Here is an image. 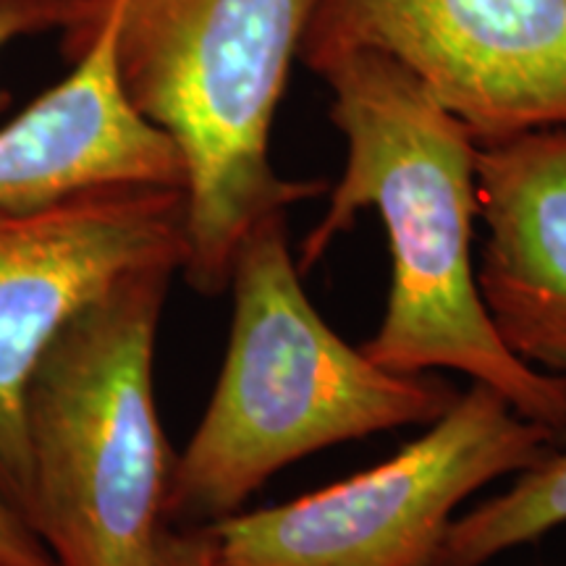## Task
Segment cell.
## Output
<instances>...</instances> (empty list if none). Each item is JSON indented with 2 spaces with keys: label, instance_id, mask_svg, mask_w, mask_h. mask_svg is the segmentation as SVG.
Segmentation results:
<instances>
[{
  "label": "cell",
  "instance_id": "1",
  "mask_svg": "<svg viewBox=\"0 0 566 566\" xmlns=\"http://www.w3.org/2000/svg\"><path fill=\"white\" fill-rule=\"evenodd\" d=\"M317 76L331 90L328 116L346 139V163L300 247V271L321 263L359 212L375 210L391 286L378 331L359 349L391 373H462L527 420L566 433V380L514 357L480 300L478 139L388 55H342Z\"/></svg>",
  "mask_w": 566,
  "mask_h": 566
},
{
  "label": "cell",
  "instance_id": "2",
  "mask_svg": "<svg viewBox=\"0 0 566 566\" xmlns=\"http://www.w3.org/2000/svg\"><path fill=\"white\" fill-rule=\"evenodd\" d=\"M229 289L223 367L176 454L166 525H216L289 464L405 424H433L459 399L443 380L375 365L323 321L302 286L286 212L244 233Z\"/></svg>",
  "mask_w": 566,
  "mask_h": 566
},
{
  "label": "cell",
  "instance_id": "3",
  "mask_svg": "<svg viewBox=\"0 0 566 566\" xmlns=\"http://www.w3.org/2000/svg\"><path fill=\"white\" fill-rule=\"evenodd\" d=\"M116 19L126 95L184 163L187 260L195 292L229 289L244 233L271 212L328 192L286 179L271 132L307 27L310 0H105Z\"/></svg>",
  "mask_w": 566,
  "mask_h": 566
},
{
  "label": "cell",
  "instance_id": "4",
  "mask_svg": "<svg viewBox=\"0 0 566 566\" xmlns=\"http://www.w3.org/2000/svg\"><path fill=\"white\" fill-rule=\"evenodd\" d=\"M176 273L124 275L30 375L21 516L55 566H153L176 464L155 401V344Z\"/></svg>",
  "mask_w": 566,
  "mask_h": 566
},
{
  "label": "cell",
  "instance_id": "5",
  "mask_svg": "<svg viewBox=\"0 0 566 566\" xmlns=\"http://www.w3.org/2000/svg\"><path fill=\"white\" fill-rule=\"evenodd\" d=\"M558 438L493 388L472 384L386 462L208 525L218 566H433L459 506L535 467Z\"/></svg>",
  "mask_w": 566,
  "mask_h": 566
},
{
  "label": "cell",
  "instance_id": "6",
  "mask_svg": "<svg viewBox=\"0 0 566 566\" xmlns=\"http://www.w3.org/2000/svg\"><path fill=\"white\" fill-rule=\"evenodd\" d=\"M370 51L480 142L566 129V0H310L300 63Z\"/></svg>",
  "mask_w": 566,
  "mask_h": 566
},
{
  "label": "cell",
  "instance_id": "7",
  "mask_svg": "<svg viewBox=\"0 0 566 566\" xmlns=\"http://www.w3.org/2000/svg\"><path fill=\"white\" fill-rule=\"evenodd\" d=\"M187 260L181 187L126 184L0 210V501L27 504L24 391L55 336L124 275ZM24 520V516H21Z\"/></svg>",
  "mask_w": 566,
  "mask_h": 566
},
{
  "label": "cell",
  "instance_id": "8",
  "mask_svg": "<svg viewBox=\"0 0 566 566\" xmlns=\"http://www.w3.org/2000/svg\"><path fill=\"white\" fill-rule=\"evenodd\" d=\"M69 74L0 126V210L48 208L126 184L184 189V163L166 132L126 95L116 59V19L87 0L63 32Z\"/></svg>",
  "mask_w": 566,
  "mask_h": 566
},
{
  "label": "cell",
  "instance_id": "9",
  "mask_svg": "<svg viewBox=\"0 0 566 566\" xmlns=\"http://www.w3.org/2000/svg\"><path fill=\"white\" fill-rule=\"evenodd\" d=\"M480 300L514 357L566 380V129L478 145Z\"/></svg>",
  "mask_w": 566,
  "mask_h": 566
},
{
  "label": "cell",
  "instance_id": "10",
  "mask_svg": "<svg viewBox=\"0 0 566 566\" xmlns=\"http://www.w3.org/2000/svg\"><path fill=\"white\" fill-rule=\"evenodd\" d=\"M566 525V433L512 488L457 514L436 551L433 566H485L495 556Z\"/></svg>",
  "mask_w": 566,
  "mask_h": 566
},
{
  "label": "cell",
  "instance_id": "11",
  "mask_svg": "<svg viewBox=\"0 0 566 566\" xmlns=\"http://www.w3.org/2000/svg\"><path fill=\"white\" fill-rule=\"evenodd\" d=\"M84 11V0H0V53L17 40L45 32H69ZM11 108V92L0 84V113Z\"/></svg>",
  "mask_w": 566,
  "mask_h": 566
},
{
  "label": "cell",
  "instance_id": "12",
  "mask_svg": "<svg viewBox=\"0 0 566 566\" xmlns=\"http://www.w3.org/2000/svg\"><path fill=\"white\" fill-rule=\"evenodd\" d=\"M153 566H218L210 527H163Z\"/></svg>",
  "mask_w": 566,
  "mask_h": 566
},
{
  "label": "cell",
  "instance_id": "13",
  "mask_svg": "<svg viewBox=\"0 0 566 566\" xmlns=\"http://www.w3.org/2000/svg\"><path fill=\"white\" fill-rule=\"evenodd\" d=\"M0 566H55L27 522L0 501Z\"/></svg>",
  "mask_w": 566,
  "mask_h": 566
}]
</instances>
